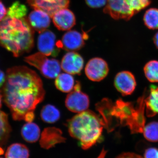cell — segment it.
Instances as JSON below:
<instances>
[{
	"label": "cell",
	"mask_w": 158,
	"mask_h": 158,
	"mask_svg": "<svg viewBox=\"0 0 158 158\" xmlns=\"http://www.w3.org/2000/svg\"><path fill=\"white\" fill-rule=\"evenodd\" d=\"M45 94L42 80L31 69L19 66L7 70L2 96L14 120L33 121L34 111Z\"/></svg>",
	"instance_id": "cell-1"
},
{
	"label": "cell",
	"mask_w": 158,
	"mask_h": 158,
	"mask_svg": "<svg viewBox=\"0 0 158 158\" xmlns=\"http://www.w3.org/2000/svg\"><path fill=\"white\" fill-rule=\"evenodd\" d=\"M0 45L15 57L31 51L34 45V32L27 18L6 16L0 22Z\"/></svg>",
	"instance_id": "cell-2"
},
{
	"label": "cell",
	"mask_w": 158,
	"mask_h": 158,
	"mask_svg": "<svg viewBox=\"0 0 158 158\" xmlns=\"http://www.w3.org/2000/svg\"><path fill=\"white\" fill-rule=\"evenodd\" d=\"M69 135L78 140L83 149H89L102 138L103 118L90 110L79 113L67 121Z\"/></svg>",
	"instance_id": "cell-3"
},
{
	"label": "cell",
	"mask_w": 158,
	"mask_h": 158,
	"mask_svg": "<svg viewBox=\"0 0 158 158\" xmlns=\"http://www.w3.org/2000/svg\"><path fill=\"white\" fill-rule=\"evenodd\" d=\"M151 3V0H107L103 11L114 19L129 20Z\"/></svg>",
	"instance_id": "cell-4"
},
{
	"label": "cell",
	"mask_w": 158,
	"mask_h": 158,
	"mask_svg": "<svg viewBox=\"0 0 158 158\" xmlns=\"http://www.w3.org/2000/svg\"><path fill=\"white\" fill-rule=\"evenodd\" d=\"M24 60L29 65L38 69L47 78H56L62 69L61 64L58 60L48 59L47 56L40 52L25 57Z\"/></svg>",
	"instance_id": "cell-5"
},
{
	"label": "cell",
	"mask_w": 158,
	"mask_h": 158,
	"mask_svg": "<svg viewBox=\"0 0 158 158\" xmlns=\"http://www.w3.org/2000/svg\"><path fill=\"white\" fill-rule=\"evenodd\" d=\"M66 108L71 112L81 113L88 110L90 104L89 97L81 90V85L77 82L73 90L69 94L65 99Z\"/></svg>",
	"instance_id": "cell-6"
},
{
	"label": "cell",
	"mask_w": 158,
	"mask_h": 158,
	"mask_svg": "<svg viewBox=\"0 0 158 158\" xmlns=\"http://www.w3.org/2000/svg\"><path fill=\"white\" fill-rule=\"evenodd\" d=\"M85 72L87 77L90 81H100L108 75L109 66L103 59L96 57L88 61L85 66Z\"/></svg>",
	"instance_id": "cell-7"
},
{
	"label": "cell",
	"mask_w": 158,
	"mask_h": 158,
	"mask_svg": "<svg viewBox=\"0 0 158 158\" xmlns=\"http://www.w3.org/2000/svg\"><path fill=\"white\" fill-rule=\"evenodd\" d=\"M114 85L117 91L123 96H127L135 91L137 83L135 77L131 72L122 71L116 75Z\"/></svg>",
	"instance_id": "cell-8"
},
{
	"label": "cell",
	"mask_w": 158,
	"mask_h": 158,
	"mask_svg": "<svg viewBox=\"0 0 158 158\" xmlns=\"http://www.w3.org/2000/svg\"><path fill=\"white\" fill-rule=\"evenodd\" d=\"M56 37L52 32L45 30L40 33L37 40V47L40 52L45 56H56L59 53Z\"/></svg>",
	"instance_id": "cell-9"
},
{
	"label": "cell",
	"mask_w": 158,
	"mask_h": 158,
	"mask_svg": "<svg viewBox=\"0 0 158 158\" xmlns=\"http://www.w3.org/2000/svg\"><path fill=\"white\" fill-rule=\"evenodd\" d=\"M29 6L34 9L45 11L52 17L60 9L67 8L70 0H27Z\"/></svg>",
	"instance_id": "cell-10"
},
{
	"label": "cell",
	"mask_w": 158,
	"mask_h": 158,
	"mask_svg": "<svg viewBox=\"0 0 158 158\" xmlns=\"http://www.w3.org/2000/svg\"><path fill=\"white\" fill-rule=\"evenodd\" d=\"M84 35L75 31H68L64 34L62 40L57 43L59 48L69 52L79 50L85 45Z\"/></svg>",
	"instance_id": "cell-11"
},
{
	"label": "cell",
	"mask_w": 158,
	"mask_h": 158,
	"mask_svg": "<svg viewBox=\"0 0 158 158\" xmlns=\"http://www.w3.org/2000/svg\"><path fill=\"white\" fill-rule=\"evenodd\" d=\"M84 65V60L81 56L73 52L65 54L62 58L61 63L62 70L72 75L81 73Z\"/></svg>",
	"instance_id": "cell-12"
},
{
	"label": "cell",
	"mask_w": 158,
	"mask_h": 158,
	"mask_svg": "<svg viewBox=\"0 0 158 158\" xmlns=\"http://www.w3.org/2000/svg\"><path fill=\"white\" fill-rule=\"evenodd\" d=\"M61 130L55 127L44 129L41 135L40 144L42 148L48 149L56 144L65 142L66 139L62 135Z\"/></svg>",
	"instance_id": "cell-13"
},
{
	"label": "cell",
	"mask_w": 158,
	"mask_h": 158,
	"mask_svg": "<svg viewBox=\"0 0 158 158\" xmlns=\"http://www.w3.org/2000/svg\"><path fill=\"white\" fill-rule=\"evenodd\" d=\"M55 26L61 31H68L76 24V18L73 12L67 8L60 9L52 16Z\"/></svg>",
	"instance_id": "cell-14"
},
{
	"label": "cell",
	"mask_w": 158,
	"mask_h": 158,
	"mask_svg": "<svg viewBox=\"0 0 158 158\" xmlns=\"http://www.w3.org/2000/svg\"><path fill=\"white\" fill-rule=\"evenodd\" d=\"M27 19L32 29L39 34L46 30L51 23V16L45 11L38 9L31 11Z\"/></svg>",
	"instance_id": "cell-15"
},
{
	"label": "cell",
	"mask_w": 158,
	"mask_h": 158,
	"mask_svg": "<svg viewBox=\"0 0 158 158\" xmlns=\"http://www.w3.org/2000/svg\"><path fill=\"white\" fill-rule=\"evenodd\" d=\"M144 102L148 117H152L158 114V87L154 85L150 86L149 94Z\"/></svg>",
	"instance_id": "cell-16"
},
{
	"label": "cell",
	"mask_w": 158,
	"mask_h": 158,
	"mask_svg": "<svg viewBox=\"0 0 158 158\" xmlns=\"http://www.w3.org/2000/svg\"><path fill=\"white\" fill-rule=\"evenodd\" d=\"M40 131L39 127L31 122L24 125L21 130L23 138L29 143H34L39 140Z\"/></svg>",
	"instance_id": "cell-17"
},
{
	"label": "cell",
	"mask_w": 158,
	"mask_h": 158,
	"mask_svg": "<svg viewBox=\"0 0 158 158\" xmlns=\"http://www.w3.org/2000/svg\"><path fill=\"white\" fill-rule=\"evenodd\" d=\"M55 84L58 90L68 93L72 91L74 88V79L72 74L67 73H60L56 78Z\"/></svg>",
	"instance_id": "cell-18"
},
{
	"label": "cell",
	"mask_w": 158,
	"mask_h": 158,
	"mask_svg": "<svg viewBox=\"0 0 158 158\" xmlns=\"http://www.w3.org/2000/svg\"><path fill=\"white\" fill-rule=\"evenodd\" d=\"M30 153L27 147L20 143H14L7 148L6 158H29Z\"/></svg>",
	"instance_id": "cell-19"
},
{
	"label": "cell",
	"mask_w": 158,
	"mask_h": 158,
	"mask_svg": "<svg viewBox=\"0 0 158 158\" xmlns=\"http://www.w3.org/2000/svg\"><path fill=\"white\" fill-rule=\"evenodd\" d=\"M11 131L8 115L0 110V146L6 144Z\"/></svg>",
	"instance_id": "cell-20"
},
{
	"label": "cell",
	"mask_w": 158,
	"mask_h": 158,
	"mask_svg": "<svg viewBox=\"0 0 158 158\" xmlns=\"http://www.w3.org/2000/svg\"><path fill=\"white\" fill-rule=\"evenodd\" d=\"M40 117L44 122L48 123H54L60 118V113L55 106L47 105L44 106L41 110Z\"/></svg>",
	"instance_id": "cell-21"
},
{
	"label": "cell",
	"mask_w": 158,
	"mask_h": 158,
	"mask_svg": "<svg viewBox=\"0 0 158 158\" xmlns=\"http://www.w3.org/2000/svg\"><path fill=\"white\" fill-rule=\"evenodd\" d=\"M145 26L150 30L158 29V9L150 8L145 11L143 17Z\"/></svg>",
	"instance_id": "cell-22"
},
{
	"label": "cell",
	"mask_w": 158,
	"mask_h": 158,
	"mask_svg": "<svg viewBox=\"0 0 158 158\" xmlns=\"http://www.w3.org/2000/svg\"><path fill=\"white\" fill-rule=\"evenodd\" d=\"M144 75L151 83L158 82V61L153 60L148 62L144 67Z\"/></svg>",
	"instance_id": "cell-23"
},
{
	"label": "cell",
	"mask_w": 158,
	"mask_h": 158,
	"mask_svg": "<svg viewBox=\"0 0 158 158\" xmlns=\"http://www.w3.org/2000/svg\"><path fill=\"white\" fill-rule=\"evenodd\" d=\"M27 12V9L23 4L19 2H15L9 7L7 11V16L11 18H21L25 17Z\"/></svg>",
	"instance_id": "cell-24"
},
{
	"label": "cell",
	"mask_w": 158,
	"mask_h": 158,
	"mask_svg": "<svg viewBox=\"0 0 158 158\" xmlns=\"http://www.w3.org/2000/svg\"><path fill=\"white\" fill-rule=\"evenodd\" d=\"M144 138L151 142H158V122L153 121L144 127L143 132Z\"/></svg>",
	"instance_id": "cell-25"
},
{
	"label": "cell",
	"mask_w": 158,
	"mask_h": 158,
	"mask_svg": "<svg viewBox=\"0 0 158 158\" xmlns=\"http://www.w3.org/2000/svg\"><path fill=\"white\" fill-rule=\"evenodd\" d=\"M87 5L92 8H99L106 6L107 0H85Z\"/></svg>",
	"instance_id": "cell-26"
},
{
	"label": "cell",
	"mask_w": 158,
	"mask_h": 158,
	"mask_svg": "<svg viewBox=\"0 0 158 158\" xmlns=\"http://www.w3.org/2000/svg\"><path fill=\"white\" fill-rule=\"evenodd\" d=\"M144 158H158V148H150L144 153Z\"/></svg>",
	"instance_id": "cell-27"
},
{
	"label": "cell",
	"mask_w": 158,
	"mask_h": 158,
	"mask_svg": "<svg viewBox=\"0 0 158 158\" xmlns=\"http://www.w3.org/2000/svg\"><path fill=\"white\" fill-rule=\"evenodd\" d=\"M116 158H143L141 156L134 153H123L117 156Z\"/></svg>",
	"instance_id": "cell-28"
},
{
	"label": "cell",
	"mask_w": 158,
	"mask_h": 158,
	"mask_svg": "<svg viewBox=\"0 0 158 158\" xmlns=\"http://www.w3.org/2000/svg\"><path fill=\"white\" fill-rule=\"evenodd\" d=\"M8 10L2 2L0 1V22L7 16Z\"/></svg>",
	"instance_id": "cell-29"
},
{
	"label": "cell",
	"mask_w": 158,
	"mask_h": 158,
	"mask_svg": "<svg viewBox=\"0 0 158 158\" xmlns=\"http://www.w3.org/2000/svg\"><path fill=\"white\" fill-rule=\"evenodd\" d=\"M6 80V76L5 73L2 71L0 70V87L5 84Z\"/></svg>",
	"instance_id": "cell-30"
},
{
	"label": "cell",
	"mask_w": 158,
	"mask_h": 158,
	"mask_svg": "<svg viewBox=\"0 0 158 158\" xmlns=\"http://www.w3.org/2000/svg\"><path fill=\"white\" fill-rule=\"evenodd\" d=\"M153 42L156 47L158 49V32H157L154 36Z\"/></svg>",
	"instance_id": "cell-31"
},
{
	"label": "cell",
	"mask_w": 158,
	"mask_h": 158,
	"mask_svg": "<svg viewBox=\"0 0 158 158\" xmlns=\"http://www.w3.org/2000/svg\"><path fill=\"white\" fill-rule=\"evenodd\" d=\"M106 152L103 149L102 151V152L100 154L99 156L97 158H104L105 155H106Z\"/></svg>",
	"instance_id": "cell-32"
},
{
	"label": "cell",
	"mask_w": 158,
	"mask_h": 158,
	"mask_svg": "<svg viewBox=\"0 0 158 158\" xmlns=\"http://www.w3.org/2000/svg\"><path fill=\"white\" fill-rule=\"evenodd\" d=\"M4 153V150L2 146H0V155H2Z\"/></svg>",
	"instance_id": "cell-33"
},
{
	"label": "cell",
	"mask_w": 158,
	"mask_h": 158,
	"mask_svg": "<svg viewBox=\"0 0 158 158\" xmlns=\"http://www.w3.org/2000/svg\"><path fill=\"white\" fill-rule=\"evenodd\" d=\"M2 96L0 94V108L2 107Z\"/></svg>",
	"instance_id": "cell-34"
},
{
	"label": "cell",
	"mask_w": 158,
	"mask_h": 158,
	"mask_svg": "<svg viewBox=\"0 0 158 158\" xmlns=\"http://www.w3.org/2000/svg\"></svg>",
	"instance_id": "cell-35"
}]
</instances>
